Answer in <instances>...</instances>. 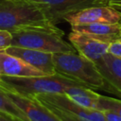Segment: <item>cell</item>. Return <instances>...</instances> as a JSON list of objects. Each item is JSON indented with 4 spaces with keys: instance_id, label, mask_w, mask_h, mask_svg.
Listing matches in <instances>:
<instances>
[{
    "instance_id": "10",
    "label": "cell",
    "mask_w": 121,
    "mask_h": 121,
    "mask_svg": "<svg viewBox=\"0 0 121 121\" xmlns=\"http://www.w3.org/2000/svg\"><path fill=\"white\" fill-rule=\"evenodd\" d=\"M105 81V91L117 95L121 99V59L110 54L95 62Z\"/></svg>"
},
{
    "instance_id": "12",
    "label": "cell",
    "mask_w": 121,
    "mask_h": 121,
    "mask_svg": "<svg viewBox=\"0 0 121 121\" xmlns=\"http://www.w3.org/2000/svg\"><path fill=\"white\" fill-rule=\"evenodd\" d=\"M1 75L8 77H39L45 74L39 69L31 66L18 57L8 54L6 51H0Z\"/></svg>"
},
{
    "instance_id": "13",
    "label": "cell",
    "mask_w": 121,
    "mask_h": 121,
    "mask_svg": "<svg viewBox=\"0 0 121 121\" xmlns=\"http://www.w3.org/2000/svg\"><path fill=\"white\" fill-rule=\"evenodd\" d=\"M121 30V24H105V23H95L88 25L71 26V31L86 34L101 40L105 43H111L113 41L118 40Z\"/></svg>"
},
{
    "instance_id": "15",
    "label": "cell",
    "mask_w": 121,
    "mask_h": 121,
    "mask_svg": "<svg viewBox=\"0 0 121 121\" xmlns=\"http://www.w3.org/2000/svg\"><path fill=\"white\" fill-rule=\"evenodd\" d=\"M98 111H110L121 116V99L99 95Z\"/></svg>"
},
{
    "instance_id": "8",
    "label": "cell",
    "mask_w": 121,
    "mask_h": 121,
    "mask_svg": "<svg viewBox=\"0 0 121 121\" xmlns=\"http://www.w3.org/2000/svg\"><path fill=\"white\" fill-rule=\"evenodd\" d=\"M43 103L51 105L62 111H65L77 117L87 121H106L101 111L82 107L64 94H43L33 95Z\"/></svg>"
},
{
    "instance_id": "6",
    "label": "cell",
    "mask_w": 121,
    "mask_h": 121,
    "mask_svg": "<svg viewBox=\"0 0 121 121\" xmlns=\"http://www.w3.org/2000/svg\"><path fill=\"white\" fill-rule=\"evenodd\" d=\"M6 95L26 114L29 121H62L46 105L33 95H25L9 89L4 88Z\"/></svg>"
},
{
    "instance_id": "5",
    "label": "cell",
    "mask_w": 121,
    "mask_h": 121,
    "mask_svg": "<svg viewBox=\"0 0 121 121\" xmlns=\"http://www.w3.org/2000/svg\"><path fill=\"white\" fill-rule=\"evenodd\" d=\"M36 4L53 25L64 22L66 16L94 6L108 5L109 0H29Z\"/></svg>"
},
{
    "instance_id": "14",
    "label": "cell",
    "mask_w": 121,
    "mask_h": 121,
    "mask_svg": "<svg viewBox=\"0 0 121 121\" xmlns=\"http://www.w3.org/2000/svg\"><path fill=\"white\" fill-rule=\"evenodd\" d=\"M0 111L5 112L22 121H29L26 114L10 100L4 90L0 87Z\"/></svg>"
},
{
    "instance_id": "17",
    "label": "cell",
    "mask_w": 121,
    "mask_h": 121,
    "mask_svg": "<svg viewBox=\"0 0 121 121\" xmlns=\"http://www.w3.org/2000/svg\"><path fill=\"white\" fill-rule=\"evenodd\" d=\"M12 36L11 33L0 29V51H5L11 45Z\"/></svg>"
},
{
    "instance_id": "23",
    "label": "cell",
    "mask_w": 121,
    "mask_h": 121,
    "mask_svg": "<svg viewBox=\"0 0 121 121\" xmlns=\"http://www.w3.org/2000/svg\"><path fill=\"white\" fill-rule=\"evenodd\" d=\"M0 76H1V66H0Z\"/></svg>"
},
{
    "instance_id": "4",
    "label": "cell",
    "mask_w": 121,
    "mask_h": 121,
    "mask_svg": "<svg viewBox=\"0 0 121 121\" xmlns=\"http://www.w3.org/2000/svg\"><path fill=\"white\" fill-rule=\"evenodd\" d=\"M64 32L58 29H27L11 33V45L40 50L47 53L76 52L74 46L64 41Z\"/></svg>"
},
{
    "instance_id": "20",
    "label": "cell",
    "mask_w": 121,
    "mask_h": 121,
    "mask_svg": "<svg viewBox=\"0 0 121 121\" xmlns=\"http://www.w3.org/2000/svg\"><path fill=\"white\" fill-rule=\"evenodd\" d=\"M0 121H22L5 112H2L0 111Z\"/></svg>"
},
{
    "instance_id": "22",
    "label": "cell",
    "mask_w": 121,
    "mask_h": 121,
    "mask_svg": "<svg viewBox=\"0 0 121 121\" xmlns=\"http://www.w3.org/2000/svg\"><path fill=\"white\" fill-rule=\"evenodd\" d=\"M120 24H121V22H120ZM118 40L121 42V30H120V34H119V37H118Z\"/></svg>"
},
{
    "instance_id": "16",
    "label": "cell",
    "mask_w": 121,
    "mask_h": 121,
    "mask_svg": "<svg viewBox=\"0 0 121 121\" xmlns=\"http://www.w3.org/2000/svg\"><path fill=\"white\" fill-rule=\"evenodd\" d=\"M44 105H46L60 120H62V121H87V120H84V119H81V118H79V117H77V116H75V115H73V114H71V113H69V112H65V111H62V110H60V109H58V108H56V107H53V106H51V105H48V104H45V103H43Z\"/></svg>"
},
{
    "instance_id": "18",
    "label": "cell",
    "mask_w": 121,
    "mask_h": 121,
    "mask_svg": "<svg viewBox=\"0 0 121 121\" xmlns=\"http://www.w3.org/2000/svg\"><path fill=\"white\" fill-rule=\"evenodd\" d=\"M108 54L121 59V42L119 40L113 41L111 43H109V47H108Z\"/></svg>"
},
{
    "instance_id": "7",
    "label": "cell",
    "mask_w": 121,
    "mask_h": 121,
    "mask_svg": "<svg viewBox=\"0 0 121 121\" xmlns=\"http://www.w3.org/2000/svg\"><path fill=\"white\" fill-rule=\"evenodd\" d=\"M64 22L69 23L71 26L95 23L116 24L121 22V11L110 5L94 6L66 16Z\"/></svg>"
},
{
    "instance_id": "2",
    "label": "cell",
    "mask_w": 121,
    "mask_h": 121,
    "mask_svg": "<svg viewBox=\"0 0 121 121\" xmlns=\"http://www.w3.org/2000/svg\"><path fill=\"white\" fill-rule=\"evenodd\" d=\"M57 74L77 81L92 90L105 91V81L95 63L76 52L53 54Z\"/></svg>"
},
{
    "instance_id": "3",
    "label": "cell",
    "mask_w": 121,
    "mask_h": 121,
    "mask_svg": "<svg viewBox=\"0 0 121 121\" xmlns=\"http://www.w3.org/2000/svg\"><path fill=\"white\" fill-rule=\"evenodd\" d=\"M0 85L25 95L43 94H64L71 86H84L61 75H44L39 77H8L0 76Z\"/></svg>"
},
{
    "instance_id": "11",
    "label": "cell",
    "mask_w": 121,
    "mask_h": 121,
    "mask_svg": "<svg viewBox=\"0 0 121 121\" xmlns=\"http://www.w3.org/2000/svg\"><path fill=\"white\" fill-rule=\"evenodd\" d=\"M5 51L8 54L18 57L19 59L23 60L24 61L30 64L31 66L43 72L45 75L56 74L54 63H53L52 53H47V52L30 49V48L12 46V45H10Z\"/></svg>"
},
{
    "instance_id": "9",
    "label": "cell",
    "mask_w": 121,
    "mask_h": 121,
    "mask_svg": "<svg viewBox=\"0 0 121 121\" xmlns=\"http://www.w3.org/2000/svg\"><path fill=\"white\" fill-rule=\"evenodd\" d=\"M68 40L78 53L93 62H96L108 53L109 43L95 37L71 31L68 35Z\"/></svg>"
},
{
    "instance_id": "21",
    "label": "cell",
    "mask_w": 121,
    "mask_h": 121,
    "mask_svg": "<svg viewBox=\"0 0 121 121\" xmlns=\"http://www.w3.org/2000/svg\"><path fill=\"white\" fill-rule=\"evenodd\" d=\"M112 8L118 9L121 11V0H109V4Z\"/></svg>"
},
{
    "instance_id": "1",
    "label": "cell",
    "mask_w": 121,
    "mask_h": 121,
    "mask_svg": "<svg viewBox=\"0 0 121 121\" xmlns=\"http://www.w3.org/2000/svg\"><path fill=\"white\" fill-rule=\"evenodd\" d=\"M29 0H0V29L10 33L27 29H58Z\"/></svg>"
},
{
    "instance_id": "19",
    "label": "cell",
    "mask_w": 121,
    "mask_h": 121,
    "mask_svg": "<svg viewBox=\"0 0 121 121\" xmlns=\"http://www.w3.org/2000/svg\"><path fill=\"white\" fill-rule=\"evenodd\" d=\"M104 114V117L106 119V121H121V116H119L118 114L110 112V111H101Z\"/></svg>"
}]
</instances>
